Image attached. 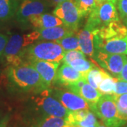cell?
Listing matches in <instances>:
<instances>
[{"instance_id":"1","label":"cell","mask_w":127,"mask_h":127,"mask_svg":"<svg viewBox=\"0 0 127 127\" xmlns=\"http://www.w3.org/2000/svg\"><path fill=\"white\" fill-rule=\"evenodd\" d=\"M6 75L11 86L19 92H34L37 94L48 88L39 73L30 64L10 66Z\"/></svg>"},{"instance_id":"2","label":"cell","mask_w":127,"mask_h":127,"mask_svg":"<svg viewBox=\"0 0 127 127\" xmlns=\"http://www.w3.org/2000/svg\"><path fill=\"white\" fill-rule=\"evenodd\" d=\"M65 51L56 42H34L24 50L22 55L23 64L28 60L30 62L42 60L60 64L62 62Z\"/></svg>"},{"instance_id":"3","label":"cell","mask_w":127,"mask_h":127,"mask_svg":"<svg viewBox=\"0 0 127 127\" xmlns=\"http://www.w3.org/2000/svg\"><path fill=\"white\" fill-rule=\"evenodd\" d=\"M40 40V32L35 30L25 35L15 34L11 37L5 47L4 57L11 66L23 64L22 55L28 46Z\"/></svg>"},{"instance_id":"4","label":"cell","mask_w":127,"mask_h":127,"mask_svg":"<svg viewBox=\"0 0 127 127\" xmlns=\"http://www.w3.org/2000/svg\"><path fill=\"white\" fill-rule=\"evenodd\" d=\"M119 20L116 2L111 0H106L96 4L95 8L89 14L85 28L93 34H95L101 28Z\"/></svg>"},{"instance_id":"5","label":"cell","mask_w":127,"mask_h":127,"mask_svg":"<svg viewBox=\"0 0 127 127\" xmlns=\"http://www.w3.org/2000/svg\"><path fill=\"white\" fill-rule=\"evenodd\" d=\"M107 127H121L127 121L119 117V111L113 95H102L97 103L90 107Z\"/></svg>"},{"instance_id":"6","label":"cell","mask_w":127,"mask_h":127,"mask_svg":"<svg viewBox=\"0 0 127 127\" xmlns=\"http://www.w3.org/2000/svg\"><path fill=\"white\" fill-rule=\"evenodd\" d=\"M49 88H47L34 97L33 103L35 108L45 115L66 119L69 110L66 109L59 100L51 95Z\"/></svg>"},{"instance_id":"7","label":"cell","mask_w":127,"mask_h":127,"mask_svg":"<svg viewBox=\"0 0 127 127\" xmlns=\"http://www.w3.org/2000/svg\"><path fill=\"white\" fill-rule=\"evenodd\" d=\"M53 14L63 21L65 26L77 31L82 16L73 0H65L56 6Z\"/></svg>"},{"instance_id":"8","label":"cell","mask_w":127,"mask_h":127,"mask_svg":"<svg viewBox=\"0 0 127 127\" xmlns=\"http://www.w3.org/2000/svg\"><path fill=\"white\" fill-rule=\"evenodd\" d=\"M94 59L100 66L118 78L127 57L125 55L112 54L102 51L95 52Z\"/></svg>"},{"instance_id":"9","label":"cell","mask_w":127,"mask_h":127,"mask_svg":"<svg viewBox=\"0 0 127 127\" xmlns=\"http://www.w3.org/2000/svg\"><path fill=\"white\" fill-rule=\"evenodd\" d=\"M46 4L41 0H22L16 12V19L22 26H28L30 19L44 13Z\"/></svg>"},{"instance_id":"10","label":"cell","mask_w":127,"mask_h":127,"mask_svg":"<svg viewBox=\"0 0 127 127\" xmlns=\"http://www.w3.org/2000/svg\"><path fill=\"white\" fill-rule=\"evenodd\" d=\"M93 40L95 52L102 51L112 54L127 55V37L104 40L97 35H94Z\"/></svg>"},{"instance_id":"11","label":"cell","mask_w":127,"mask_h":127,"mask_svg":"<svg viewBox=\"0 0 127 127\" xmlns=\"http://www.w3.org/2000/svg\"><path fill=\"white\" fill-rule=\"evenodd\" d=\"M50 93L69 111L90 109L89 104L86 100L71 91L55 90L50 91Z\"/></svg>"},{"instance_id":"12","label":"cell","mask_w":127,"mask_h":127,"mask_svg":"<svg viewBox=\"0 0 127 127\" xmlns=\"http://www.w3.org/2000/svg\"><path fill=\"white\" fill-rule=\"evenodd\" d=\"M33 66L39 73L40 77L42 79V81L45 84L48 88H50L51 84L55 81L57 68L59 64H58L42 60H37L33 61L28 64Z\"/></svg>"},{"instance_id":"13","label":"cell","mask_w":127,"mask_h":127,"mask_svg":"<svg viewBox=\"0 0 127 127\" xmlns=\"http://www.w3.org/2000/svg\"><path fill=\"white\" fill-rule=\"evenodd\" d=\"M93 35H97L100 37L104 40L112 38H123L127 37V27L119 20L101 28Z\"/></svg>"},{"instance_id":"14","label":"cell","mask_w":127,"mask_h":127,"mask_svg":"<svg viewBox=\"0 0 127 127\" xmlns=\"http://www.w3.org/2000/svg\"><path fill=\"white\" fill-rule=\"evenodd\" d=\"M83 77H86V76L73 68L71 65L64 64L57 70L55 81L64 86H66L68 84L77 81Z\"/></svg>"},{"instance_id":"15","label":"cell","mask_w":127,"mask_h":127,"mask_svg":"<svg viewBox=\"0 0 127 127\" xmlns=\"http://www.w3.org/2000/svg\"><path fill=\"white\" fill-rule=\"evenodd\" d=\"M28 25H31L32 27L37 30L62 26L64 23L60 18L54 14H42L32 16L30 19Z\"/></svg>"},{"instance_id":"16","label":"cell","mask_w":127,"mask_h":127,"mask_svg":"<svg viewBox=\"0 0 127 127\" xmlns=\"http://www.w3.org/2000/svg\"><path fill=\"white\" fill-rule=\"evenodd\" d=\"M40 32V40L57 41L64 37L74 34V31L64 25L56 27L37 29Z\"/></svg>"},{"instance_id":"17","label":"cell","mask_w":127,"mask_h":127,"mask_svg":"<svg viewBox=\"0 0 127 127\" xmlns=\"http://www.w3.org/2000/svg\"><path fill=\"white\" fill-rule=\"evenodd\" d=\"M80 48L85 55L94 57L95 47H94V35L89 30L84 28L78 32V34Z\"/></svg>"},{"instance_id":"18","label":"cell","mask_w":127,"mask_h":127,"mask_svg":"<svg viewBox=\"0 0 127 127\" xmlns=\"http://www.w3.org/2000/svg\"><path fill=\"white\" fill-rule=\"evenodd\" d=\"M18 0H0V22L6 21L16 14Z\"/></svg>"},{"instance_id":"19","label":"cell","mask_w":127,"mask_h":127,"mask_svg":"<svg viewBox=\"0 0 127 127\" xmlns=\"http://www.w3.org/2000/svg\"><path fill=\"white\" fill-rule=\"evenodd\" d=\"M74 126L62 117L45 115L39 119L34 127H73Z\"/></svg>"},{"instance_id":"20","label":"cell","mask_w":127,"mask_h":127,"mask_svg":"<svg viewBox=\"0 0 127 127\" xmlns=\"http://www.w3.org/2000/svg\"><path fill=\"white\" fill-rule=\"evenodd\" d=\"M79 95L84 100H86L91 107V106L97 103V102L102 96V94L97 89H95V88L91 86L88 82H86L82 86Z\"/></svg>"},{"instance_id":"21","label":"cell","mask_w":127,"mask_h":127,"mask_svg":"<svg viewBox=\"0 0 127 127\" xmlns=\"http://www.w3.org/2000/svg\"><path fill=\"white\" fill-rule=\"evenodd\" d=\"M107 74L108 73L105 72L104 70L94 66L86 74V78L87 82L91 86L95 88V89H97L100 82Z\"/></svg>"},{"instance_id":"22","label":"cell","mask_w":127,"mask_h":127,"mask_svg":"<svg viewBox=\"0 0 127 127\" xmlns=\"http://www.w3.org/2000/svg\"><path fill=\"white\" fill-rule=\"evenodd\" d=\"M116 81L117 78L112 77L108 73L100 82L97 90L102 95H113L115 91Z\"/></svg>"},{"instance_id":"23","label":"cell","mask_w":127,"mask_h":127,"mask_svg":"<svg viewBox=\"0 0 127 127\" xmlns=\"http://www.w3.org/2000/svg\"><path fill=\"white\" fill-rule=\"evenodd\" d=\"M56 42L62 46V47L64 50L65 52L70 51V50H81L78 37L75 35L74 34L64 37L56 41Z\"/></svg>"},{"instance_id":"24","label":"cell","mask_w":127,"mask_h":127,"mask_svg":"<svg viewBox=\"0 0 127 127\" xmlns=\"http://www.w3.org/2000/svg\"><path fill=\"white\" fill-rule=\"evenodd\" d=\"M69 65H71L73 68H75L78 71L81 72L85 76L91 68L95 66L93 64L89 62L88 60H87L86 58H79V59H74L70 63Z\"/></svg>"},{"instance_id":"25","label":"cell","mask_w":127,"mask_h":127,"mask_svg":"<svg viewBox=\"0 0 127 127\" xmlns=\"http://www.w3.org/2000/svg\"><path fill=\"white\" fill-rule=\"evenodd\" d=\"M82 17L89 15L96 6L95 0H73Z\"/></svg>"},{"instance_id":"26","label":"cell","mask_w":127,"mask_h":127,"mask_svg":"<svg viewBox=\"0 0 127 127\" xmlns=\"http://www.w3.org/2000/svg\"><path fill=\"white\" fill-rule=\"evenodd\" d=\"M79 58H86V55L82 52L81 50H70V51L65 52L62 62L64 64H70V63L73 60L79 59Z\"/></svg>"},{"instance_id":"27","label":"cell","mask_w":127,"mask_h":127,"mask_svg":"<svg viewBox=\"0 0 127 127\" xmlns=\"http://www.w3.org/2000/svg\"><path fill=\"white\" fill-rule=\"evenodd\" d=\"M97 120L96 118L95 114L93 113L92 111H89L86 115V117L82 120L81 122L77 124L75 127H91L97 124Z\"/></svg>"},{"instance_id":"28","label":"cell","mask_w":127,"mask_h":127,"mask_svg":"<svg viewBox=\"0 0 127 127\" xmlns=\"http://www.w3.org/2000/svg\"><path fill=\"white\" fill-rule=\"evenodd\" d=\"M124 93H127V81L117 78L114 95H119Z\"/></svg>"},{"instance_id":"29","label":"cell","mask_w":127,"mask_h":127,"mask_svg":"<svg viewBox=\"0 0 127 127\" xmlns=\"http://www.w3.org/2000/svg\"><path fill=\"white\" fill-rule=\"evenodd\" d=\"M116 5L121 18L124 22L127 21V0H116Z\"/></svg>"},{"instance_id":"30","label":"cell","mask_w":127,"mask_h":127,"mask_svg":"<svg viewBox=\"0 0 127 127\" xmlns=\"http://www.w3.org/2000/svg\"><path fill=\"white\" fill-rule=\"evenodd\" d=\"M86 82H87L86 78L83 77L81 79L77 81L68 84V85H67L66 87L70 91H71L73 93H76V94H77V95H79V93H80V91H81V89L82 86L84 85V83H85Z\"/></svg>"},{"instance_id":"31","label":"cell","mask_w":127,"mask_h":127,"mask_svg":"<svg viewBox=\"0 0 127 127\" xmlns=\"http://www.w3.org/2000/svg\"><path fill=\"white\" fill-rule=\"evenodd\" d=\"M114 98L116 102L118 109H127V93L122 95H114Z\"/></svg>"},{"instance_id":"32","label":"cell","mask_w":127,"mask_h":127,"mask_svg":"<svg viewBox=\"0 0 127 127\" xmlns=\"http://www.w3.org/2000/svg\"><path fill=\"white\" fill-rule=\"evenodd\" d=\"M8 40V37L2 33H0V57L4 55L5 47L6 46Z\"/></svg>"},{"instance_id":"33","label":"cell","mask_w":127,"mask_h":127,"mask_svg":"<svg viewBox=\"0 0 127 127\" xmlns=\"http://www.w3.org/2000/svg\"><path fill=\"white\" fill-rule=\"evenodd\" d=\"M118 78L123 79V80L127 81V61L125 62V63H124V65L123 66L122 70L121 73H120V75H119Z\"/></svg>"},{"instance_id":"34","label":"cell","mask_w":127,"mask_h":127,"mask_svg":"<svg viewBox=\"0 0 127 127\" xmlns=\"http://www.w3.org/2000/svg\"><path fill=\"white\" fill-rule=\"evenodd\" d=\"M9 122V115L6 114L0 120V127H7Z\"/></svg>"},{"instance_id":"35","label":"cell","mask_w":127,"mask_h":127,"mask_svg":"<svg viewBox=\"0 0 127 127\" xmlns=\"http://www.w3.org/2000/svg\"><path fill=\"white\" fill-rule=\"evenodd\" d=\"M118 111L119 117L123 120L127 122V109H118Z\"/></svg>"},{"instance_id":"36","label":"cell","mask_w":127,"mask_h":127,"mask_svg":"<svg viewBox=\"0 0 127 127\" xmlns=\"http://www.w3.org/2000/svg\"><path fill=\"white\" fill-rule=\"evenodd\" d=\"M43 1H45V2L48 3L50 6H57L59 4L62 3V1H65V0H43Z\"/></svg>"},{"instance_id":"37","label":"cell","mask_w":127,"mask_h":127,"mask_svg":"<svg viewBox=\"0 0 127 127\" xmlns=\"http://www.w3.org/2000/svg\"><path fill=\"white\" fill-rule=\"evenodd\" d=\"M104 1H106V0H95V2H96V4H100V3L103 2Z\"/></svg>"},{"instance_id":"38","label":"cell","mask_w":127,"mask_h":127,"mask_svg":"<svg viewBox=\"0 0 127 127\" xmlns=\"http://www.w3.org/2000/svg\"><path fill=\"white\" fill-rule=\"evenodd\" d=\"M97 127H107L104 124H100V123H98V126Z\"/></svg>"},{"instance_id":"39","label":"cell","mask_w":127,"mask_h":127,"mask_svg":"<svg viewBox=\"0 0 127 127\" xmlns=\"http://www.w3.org/2000/svg\"><path fill=\"white\" fill-rule=\"evenodd\" d=\"M99 123V122H98ZM98 123H97V124H96V125H94V126H92V127H97V126H98Z\"/></svg>"},{"instance_id":"40","label":"cell","mask_w":127,"mask_h":127,"mask_svg":"<svg viewBox=\"0 0 127 127\" xmlns=\"http://www.w3.org/2000/svg\"><path fill=\"white\" fill-rule=\"evenodd\" d=\"M127 127V122L124 125V126H122V127Z\"/></svg>"},{"instance_id":"41","label":"cell","mask_w":127,"mask_h":127,"mask_svg":"<svg viewBox=\"0 0 127 127\" xmlns=\"http://www.w3.org/2000/svg\"><path fill=\"white\" fill-rule=\"evenodd\" d=\"M124 23H125V24H126V26H127V21H125Z\"/></svg>"},{"instance_id":"42","label":"cell","mask_w":127,"mask_h":127,"mask_svg":"<svg viewBox=\"0 0 127 127\" xmlns=\"http://www.w3.org/2000/svg\"><path fill=\"white\" fill-rule=\"evenodd\" d=\"M111 1H115V2H116V0H111Z\"/></svg>"},{"instance_id":"43","label":"cell","mask_w":127,"mask_h":127,"mask_svg":"<svg viewBox=\"0 0 127 127\" xmlns=\"http://www.w3.org/2000/svg\"><path fill=\"white\" fill-rule=\"evenodd\" d=\"M75 127V126H74V127Z\"/></svg>"},{"instance_id":"44","label":"cell","mask_w":127,"mask_h":127,"mask_svg":"<svg viewBox=\"0 0 127 127\" xmlns=\"http://www.w3.org/2000/svg\"><path fill=\"white\" fill-rule=\"evenodd\" d=\"M0 120H1V116H0Z\"/></svg>"}]
</instances>
